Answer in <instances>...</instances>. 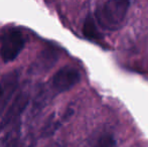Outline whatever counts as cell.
Here are the masks:
<instances>
[{
    "mask_svg": "<svg viewBox=\"0 0 148 147\" xmlns=\"http://www.w3.org/2000/svg\"><path fill=\"white\" fill-rule=\"evenodd\" d=\"M129 8L130 0H107L97 8L95 19L101 28L114 31L126 19Z\"/></svg>",
    "mask_w": 148,
    "mask_h": 147,
    "instance_id": "cell-1",
    "label": "cell"
},
{
    "mask_svg": "<svg viewBox=\"0 0 148 147\" xmlns=\"http://www.w3.org/2000/svg\"><path fill=\"white\" fill-rule=\"evenodd\" d=\"M25 45V38L16 28H8L0 37V57L4 63L16 59Z\"/></svg>",
    "mask_w": 148,
    "mask_h": 147,
    "instance_id": "cell-2",
    "label": "cell"
},
{
    "mask_svg": "<svg viewBox=\"0 0 148 147\" xmlns=\"http://www.w3.org/2000/svg\"><path fill=\"white\" fill-rule=\"evenodd\" d=\"M81 81V74L76 68L66 66L51 78V86L58 93H64L74 88Z\"/></svg>",
    "mask_w": 148,
    "mask_h": 147,
    "instance_id": "cell-3",
    "label": "cell"
},
{
    "mask_svg": "<svg viewBox=\"0 0 148 147\" xmlns=\"http://www.w3.org/2000/svg\"><path fill=\"white\" fill-rule=\"evenodd\" d=\"M18 72L4 74L0 80V115L3 114L18 87Z\"/></svg>",
    "mask_w": 148,
    "mask_h": 147,
    "instance_id": "cell-4",
    "label": "cell"
},
{
    "mask_svg": "<svg viewBox=\"0 0 148 147\" xmlns=\"http://www.w3.org/2000/svg\"><path fill=\"white\" fill-rule=\"evenodd\" d=\"M28 103H29V95L27 93L22 92L18 94L0 120V131L5 129L8 125L15 121L26 109Z\"/></svg>",
    "mask_w": 148,
    "mask_h": 147,
    "instance_id": "cell-5",
    "label": "cell"
},
{
    "mask_svg": "<svg viewBox=\"0 0 148 147\" xmlns=\"http://www.w3.org/2000/svg\"><path fill=\"white\" fill-rule=\"evenodd\" d=\"M58 59H59V55H58L56 49H45V51H42L40 53L34 68H38V70H42L45 68L47 70L49 68L53 67L57 63Z\"/></svg>",
    "mask_w": 148,
    "mask_h": 147,
    "instance_id": "cell-6",
    "label": "cell"
},
{
    "mask_svg": "<svg viewBox=\"0 0 148 147\" xmlns=\"http://www.w3.org/2000/svg\"><path fill=\"white\" fill-rule=\"evenodd\" d=\"M83 34L86 38L90 39V40H101L102 34L99 31V28L96 23V20L94 17L89 15L88 17L85 19L84 24H83Z\"/></svg>",
    "mask_w": 148,
    "mask_h": 147,
    "instance_id": "cell-7",
    "label": "cell"
},
{
    "mask_svg": "<svg viewBox=\"0 0 148 147\" xmlns=\"http://www.w3.org/2000/svg\"><path fill=\"white\" fill-rule=\"evenodd\" d=\"M64 119H62V120L55 119V116L51 115L42 128L41 134H42L43 137H49V136L53 135V134L57 132V130L60 127V125H62V121H64Z\"/></svg>",
    "mask_w": 148,
    "mask_h": 147,
    "instance_id": "cell-8",
    "label": "cell"
},
{
    "mask_svg": "<svg viewBox=\"0 0 148 147\" xmlns=\"http://www.w3.org/2000/svg\"><path fill=\"white\" fill-rule=\"evenodd\" d=\"M94 147H118V143L113 135L105 133L98 138Z\"/></svg>",
    "mask_w": 148,
    "mask_h": 147,
    "instance_id": "cell-9",
    "label": "cell"
}]
</instances>
